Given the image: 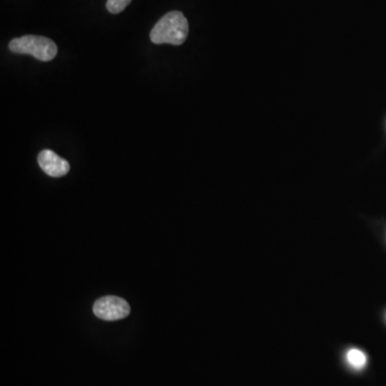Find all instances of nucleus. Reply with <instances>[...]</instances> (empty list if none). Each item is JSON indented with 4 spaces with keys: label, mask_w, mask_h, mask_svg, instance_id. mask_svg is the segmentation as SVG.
<instances>
[{
    "label": "nucleus",
    "mask_w": 386,
    "mask_h": 386,
    "mask_svg": "<svg viewBox=\"0 0 386 386\" xmlns=\"http://www.w3.org/2000/svg\"><path fill=\"white\" fill-rule=\"evenodd\" d=\"M189 25L180 11H172L158 21L150 32V40L155 45H182L188 37Z\"/></svg>",
    "instance_id": "f257e3e1"
},
{
    "label": "nucleus",
    "mask_w": 386,
    "mask_h": 386,
    "mask_svg": "<svg viewBox=\"0 0 386 386\" xmlns=\"http://www.w3.org/2000/svg\"><path fill=\"white\" fill-rule=\"evenodd\" d=\"M9 49L15 54L32 55L41 62H51L58 53L56 43L42 36H23L9 43Z\"/></svg>",
    "instance_id": "f03ea898"
},
{
    "label": "nucleus",
    "mask_w": 386,
    "mask_h": 386,
    "mask_svg": "<svg viewBox=\"0 0 386 386\" xmlns=\"http://www.w3.org/2000/svg\"><path fill=\"white\" fill-rule=\"evenodd\" d=\"M94 313L101 320H121L130 315V306L125 300L117 296H104L96 300Z\"/></svg>",
    "instance_id": "7ed1b4c3"
},
{
    "label": "nucleus",
    "mask_w": 386,
    "mask_h": 386,
    "mask_svg": "<svg viewBox=\"0 0 386 386\" xmlns=\"http://www.w3.org/2000/svg\"><path fill=\"white\" fill-rule=\"evenodd\" d=\"M38 163L51 178H62L70 171L69 162L49 149L42 150L38 156Z\"/></svg>",
    "instance_id": "20e7f679"
},
{
    "label": "nucleus",
    "mask_w": 386,
    "mask_h": 386,
    "mask_svg": "<svg viewBox=\"0 0 386 386\" xmlns=\"http://www.w3.org/2000/svg\"><path fill=\"white\" fill-rule=\"evenodd\" d=\"M347 361L352 368L361 370L366 366L367 357L364 352L361 351V350L351 349L347 353Z\"/></svg>",
    "instance_id": "39448f33"
},
{
    "label": "nucleus",
    "mask_w": 386,
    "mask_h": 386,
    "mask_svg": "<svg viewBox=\"0 0 386 386\" xmlns=\"http://www.w3.org/2000/svg\"><path fill=\"white\" fill-rule=\"evenodd\" d=\"M131 1L132 0H108L106 9L112 14H119L130 5Z\"/></svg>",
    "instance_id": "423d86ee"
}]
</instances>
